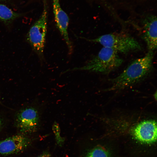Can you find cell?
Listing matches in <instances>:
<instances>
[{
  "label": "cell",
  "mask_w": 157,
  "mask_h": 157,
  "mask_svg": "<svg viewBox=\"0 0 157 157\" xmlns=\"http://www.w3.org/2000/svg\"><path fill=\"white\" fill-rule=\"evenodd\" d=\"M153 51L132 62L119 76L111 80L112 85L106 91L120 90L136 84L146 78L153 68Z\"/></svg>",
  "instance_id": "cell-1"
},
{
  "label": "cell",
  "mask_w": 157,
  "mask_h": 157,
  "mask_svg": "<svg viewBox=\"0 0 157 157\" xmlns=\"http://www.w3.org/2000/svg\"><path fill=\"white\" fill-rule=\"evenodd\" d=\"M123 61L117 52L111 48L103 47L98 54L85 65L67 70L65 72L71 71L85 70L108 74L120 66Z\"/></svg>",
  "instance_id": "cell-2"
},
{
  "label": "cell",
  "mask_w": 157,
  "mask_h": 157,
  "mask_svg": "<svg viewBox=\"0 0 157 157\" xmlns=\"http://www.w3.org/2000/svg\"><path fill=\"white\" fill-rule=\"evenodd\" d=\"M86 39L90 42L99 43L103 47L110 48L117 52L124 53L140 50L142 49L141 45L135 39L126 34L110 33L94 39Z\"/></svg>",
  "instance_id": "cell-3"
},
{
  "label": "cell",
  "mask_w": 157,
  "mask_h": 157,
  "mask_svg": "<svg viewBox=\"0 0 157 157\" xmlns=\"http://www.w3.org/2000/svg\"><path fill=\"white\" fill-rule=\"evenodd\" d=\"M43 8L39 19L32 26L26 35L27 41L41 59L43 58L47 30L48 6L47 0H43Z\"/></svg>",
  "instance_id": "cell-4"
},
{
  "label": "cell",
  "mask_w": 157,
  "mask_h": 157,
  "mask_svg": "<svg viewBox=\"0 0 157 157\" xmlns=\"http://www.w3.org/2000/svg\"><path fill=\"white\" fill-rule=\"evenodd\" d=\"M15 122L16 126L22 132H33L36 131L39 122L38 112L33 107L22 109L17 113Z\"/></svg>",
  "instance_id": "cell-5"
},
{
  "label": "cell",
  "mask_w": 157,
  "mask_h": 157,
  "mask_svg": "<svg viewBox=\"0 0 157 157\" xmlns=\"http://www.w3.org/2000/svg\"><path fill=\"white\" fill-rule=\"evenodd\" d=\"M157 123L154 120H143L137 124L132 129L134 137L141 142L150 144L157 139Z\"/></svg>",
  "instance_id": "cell-6"
},
{
  "label": "cell",
  "mask_w": 157,
  "mask_h": 157,
  "mask_svg": "<svg viewBox=\"0 0 157 157\" xmlns=\"http://www.w3.org/2000/svg\"><path fill=\"white\" fill-rule=\"evenodd\" d=\"M30 138L24 135L19 134L0 141V154L9 155L21 152L31 143Z\"/></svg>",
  "instance_id": "cell-7"
},
{
  "label": "cell",
  "mask_w": 157,
  "mask_h": 157,
  "mask_svg": "<svg viewBox=\"0 0 157 157\" xmlns=\"http://www.w3.org/2000/svg\"><path fill=\"white\" fill-rule=\"evenodd\" d=\"M53 11L56 26L64 39L69 54L73 50L72 45L68 32L69 19L60 6L59 0H53Z\"/></svg>",
  "instance_id": "cell-8"
},
{
  "label": "cell",
  "mask_w": 157,
  "mask_h": 157,
  "mask_svg": "<svg viewBox=\"0 0 157 157\" xmlns=\"http://www.w3.org/2000/svg\"><path fill=\"white\" fill-rule=\"evenodd\" d=\"M157 17L154 15L146 17L142 21V37L149 51H154L157 48Z\"/></svg>",
  "instance_id": "cell-9"
},
{
  "label": "cell",
  "mask_w": 157,
  "mask_h": 157,
  "mask_svg": "<svg viewBox=\"0 0 157 157\" xmlns=\"http://www.w3.org/2000/svg\"><path fill=\"white\" fill-rule=\"evenodd\" d=\"M21 16L6 5L0 4V20L6 23L12 21Z\"/></svg>",
  "instance_id": "cell-10"
},
{
  "label": "cell",
  "mask_w": 157,
  "mask_h": 157,
  "mask_svg": "<svg viewBox=\"0 0 157 157\" xmlns=\"http://www.w3.org/2000/svg\"><path fill=\"white\" fill-rule=\"evenodd\" d=\"M85 157H110L107 151L103 148L97 147L89 152Z\"/></svg>",
  "instance_id": "cell-11"
},
{
  "label": "cell",
  "mask_w": 157,
  "mask_h": 157,
  "mask_svg": "<svg viewBox=\"0 0 157 157\" xmlns=\"http://www.w3.org/2000/svg\"><path fill=\"white\" fill-rule=\"evenodd\" d=\"M37 157H51V155L48 152H45Z\"/></svg>",
  "instance_id": "cell-12"
},
{
  "label": "cell",
  "mask_w": 157,
  "mask_h": 157,
  "mask_svg": "<svg viewBox=\"0 0 157 157\" xmlns=\"http://www.w3.org/2000/svg\"><path fill=\"white\" fill-rule=\"evenodd\" d=\"M3 122L1 118L0 117V129L2 127V125H3Z\"/></svg>",
  "instance_id": "cell-13"
},
{
  "label": "cell",
  "mask_w": 157,
  "mask_h": 157,
  "mask_svg": "<svg viewBox=\"0 0 157 157\" xmlns=\"http://www.w3.org/2000/svg\"><path fill=\"white\" fill-rule=\"evenodd\" d=\"M6 0H0V1H6Z\"/></svg>",
  "instance_id": "cell-14"
}]
</instances>
